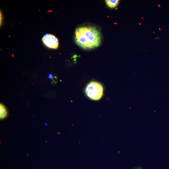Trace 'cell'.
Returning <instances> with one entry per match:
<instances>
[{
  "label": "cell",
  "instance_id": "1",
  "mask_svg": "<svg viewBox=\"0 0 169 169\" xmlns=\"http://www.w3.org/2000/svg\"><path fill=\"white\" fill-rule=\"evenodd\" d=\"M75 42L79 47L84 50H90L99 47L102 36L100 31L96 27L83 26L75 30Z\"/></svg>",
  "mask_w": 169,
  "mask_h": 169
},
{
  "label": "cell",
  "instance_id": "2",
  "mask_svg": "<svg viewBox=\"0 0 169 169\" xmlns=\"http://www.w3.org/2000/svg\"><path fill=\"white\" fill-rule=\"evenodd\" d=\"M104 88L100 83L96 81H92L87 84L85 89L86 95L90 99L98 101L102 97Z\"/></svg>",
  "mask_w": 169,
  "mask_h": 169
},
{
  "label": "cell",
  "instance_id": "3",
  "mask_svg": "<svg viewBox=\"0 0 169 169\" xmlns=\"http://www.w3.org/2000/svg\"><path fill=\"white\" fill-rule=\"evenodd\" d=\"M44 44L50 48L56 49L59 47V41L56 36L50 34H46L42 38Z\"/></svg>",
  "mask_w": 169,
  "mask_h": 169
},
{
  "label": "cell",
  "instance_id": "4",
  "mask_svg": "<svg viewBox=\"0 0 169 169\" xmlns=\"http://www.w3.org/2000/svg\"><path fill=\"white\" fill-rule=\"evenodd\" d=\"M106 4L110 8H114L117 6L119 3V0H106Z\"/></svg>",
  "mask_w": 169,
  "mask_h": 169
},
{
  "label": "cell",
  "instance_id": "5",
  "mask_svg": "<svg viewBox=\"0 0 169 169\" xmlns=\"http://www.w3.org/2000/svg\"><path fill=\"white\" fill-rule=\"evenodd\" d=\"M0 114H1V119H3L6 117L8 113L4 105L1 104V110H0Z\"/></svg>",
  "mask_w": 169,
  "mask_h": 169
},
{
  "label": "cell",
  "instance_id": "6",
  "mask_svg": "<svg viewBox=\"0 0 169 169\" xmlns=\"http://www.w3.org/2000/svg\"><path fill=\"white\" fill-rule=\"evenodd\" d=\"M48 77L49 79H53V75H52L51 74H49L48 76Z\"/></svg>",
  "mask_w": 169,
  "mask_h": 169
},
{
  "label": "cell",
  "instance_id": "7",
  "mask_svg": "<svg viewBox=\"0 0 169 169\" xmlns=\"http://www.w3.org/2000/svg\"><path fill=\"white\" fill-rule=\"evenodd\" d=\"M53 81H54L55 82H56L57 80V78L56 77H55L53 78Z\"/></svg>",
  "mask_w": 169,
  "mask_h": 169
}]
</instances>
